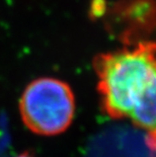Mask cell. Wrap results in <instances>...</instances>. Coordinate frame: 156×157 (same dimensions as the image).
Listing matches in <instances>:
<instances>
[{
  "instance_id": "obj_1",
  "label": "cell",
  "mask_w": 156,
  "mask_h": 157,
  "mask_svg": "<svg viewBox=\"0 0 156 157\" xmlns=\"http://www.w3.org/2000/svg\"><path fill=\"white\" fill-rule=\"evenodd\" d=\"M93 68L105 113L115 120H130L146 132L156 151V42L95 56Z\"/></svg>"
},
{
  "instance_id": "obj_2",
  "label": "cell",
  "mask_w": 156,
  "mask_h": 157,
  "mask_svg": "<svg viewBox=\"0 0 156 157\" xmlns=\"http://www.w3.org/2000/svg\"><path fill=\"white\" fill-rule=\"evenodd\" d=\"M19 113L25 126L35 134L59 135L70 127L74 119V93L63 80L35 79L22 92Z\"/></svg>"
},
{
  "instance_id": "obj_3",
  "label": "cell",
  "mask_w": 156,
  "mask_h": 157,
  "mask_svg": "<svg viewBox=\"0 0 156 157\" xmlns=\"http://www.w3.org/2000/svg\"><path fill=\"white\" fill-rule=\"evenodd\" d=\"M15 157H34V156L31 155L29 153H21V154H19V155L15 156Z\"/></svg>"
}]
</instances>
